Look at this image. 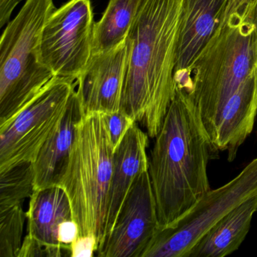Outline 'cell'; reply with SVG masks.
I'll use <instances>...</instances> for the list:
<instances>
[{
	"instance_id": "3",
	"label": "cell",
	"mask_w": 257,
	"mask_h": 257,
	"mask_svg": "<svg viewBox=\"0 0 257 257\" xmlns=\"http://www.w3.org/2000/svg\"><path fill=\"white\" fill-rule=\"evenodd\" d=\"M114 153L106 114L84 113L76 123L68 162L57 183L68 195L79 236H94L98 248L106 233Z\"/></svg>"
},
{
	"instance_id": "15",
	"label": "cell",
	"mask_w": 257,
	"mask_h": 257,
	"mask_svg": "<svg viewBox=\"0 0 257 257\" xmlns=\"http://www.w3.org/2000/svg\"><path fill=\"white\" fill-rule=\"evenodd\" d=\"M257 212V194L216 222L196 243L187 257H224L240 247Z\"/></svg>"
},
{
	"instance_id": "1",
	"label": "cell",
	"mask_w": 257,
	"mask_h": 257,
	"mask_svg": "<svg viewBox=\"0 0 257 257\" xmlns=\"http://www.w3.org/2000/svg\"><path fill=\"white\" fill-rule=\"evenodd\" d=\"M184 0H141L127 36L121 110L155 138L176 91L177 45Z\"/></svg>"
},
{
	"instance_id": "11",
	"label": "cell",
	"mask_w": 257,
	"mask_h": 257,
	"mask_svg": "<svg viewBox=\"0 0 257 257\" xmlns=\"http://www.w3.org/2000/svg\"><path fill=\"white\" fill-rule=\"evenodd\" d=\"M230 0H184L177 45L174 79L192 86V67L201 49L220 23Z\"/></svg>"
},
{
	"instance_id": "6",
	"label": "cell",
	"mask_w": 257,
	"mask_h": 257,
	"mask_svg": "<svg viewBox=\"0 0 257 257\" xmlns=\"http://www.w3.org/2000/svg\"><path fill=\"white\" fill-rule=\"evenodd\" d=\"M257 194V158L231 181L210 189L175 222L159 228L141 257H187L227 213Z\"/></svg>"
},
{
	"instance_id": "8",
	"label": "cell",
	"mask_w": 257,
	"mask_h": 257,
	"mask_svg": "<svg viewBox=\"0 0 257 257\" xmlns=\"http://www.w3.org/2000/svg\"><path fill=\"white\" fill-rule=\"evenodd\" d=\"M94 24L91 0H69L49 16L40 59L54 76L77 79L92 55Z\"/></svg>"
},
{
	"instance_id": "12",
	"label": "cell",
	"mask_w": 257,
	"mask_h": 257,
	"mask_svg": "<svg viewBox=\"0 0 257 257\" xmlns=\"http://www.w3.org/2000/svg\"><path fill=\"white\" fill-rule=\"evenodd\" d=\"M149 138L147 132L135 122L115 150L105 239L112 231L135 179L140 173L149 170Z\"/></svg>"
},
{
	"instance_id": "13",
	"label": "cell",
	"mask_w": 257,
	"mask_h": 257,
	"mask_svg": "<svg viewBox=\"0 0 257 257\" xmlns=\"http://www.w3.org/2000/svg\"><path fill=\"white\" fill-rule=\"evenodd\" d=\"M256 113L257 88L251 74L224 105L209 135L218 151H227L229 162L252 132Z\"/></svg>"
},
{
	"instance_id": "24",
	"label": "cell",
	"mask_w": 257,
	"mask_h": 257,
	"mask_svg": "<svg viewBox=\"0 0 257 257\" xmlns=\"http://www.w3.org/2000/svg\"><path fill=\"white\" fill-rule=\"evenodd\" d=\"M22 1L23 0H0V28L10 23L13 12Z\"/></svg>"
},
{
	"instance_id": "14",
	"label": "cell",
	"mask_w": 257,
	"mask_h": 257,
	"mask_svg": "<svg viewBox=\"0 0 257 257\" xmlns=\"http://www.w3.org/2000/svg\"><path fill=\"white\" fill-rule=\"evenodd\" d=\"M84 112L76 89L65 113L45 142L34 162V191L55 186L65 169L74 142L76 124Z\"/></svg>"
},
{
	"instance_id": "23",
	"label": "cell",
	"mask_w": 257,
	"mask_h": 257,
	"mask_svg": "<svg viewBox=\"0 0 257 257\" xmlns=\"http://www.w3.org/2000/svg\"><path fill=\"white\" fill-rule=\"evenodd\" d=\"M79 237V227L73 219L64 221L58 228V240L62 244H70Z\"/></svg>"
},
{
	"instance_id": "7",
	"label": "cell",
	"mask_w": 257,
	"mask_h": 257,
	"mask_svg": "<svg viewBox=\"0 0 257 257\" xmlns=\"http://www.w3.org/2000/svg\"><path fill=\"white\" fill-rule=\"evenodd\" d=\"M76 86V80L55 76L14 118L0 125V173L35 162Z\"/></svg>"
},
{
	"instance_id": "18",
	"label": "cell",
	"mask_w": 257,
	"mask_h": 257,
	"mask_svg": "<svg viewBox=\"0 0 257 257\" xmlns=\"http://www.w3.org/2000/svg\"><path fill=\"white\" fill-rule=\"evenodd\" d=\"M34 165L21 164L0 173V211L22 204L34 192Z\"/></svg>"
},
{
	"instance_id": "22",
	"label": "cell",
	"mask_w": 257,
	"mask_h": 257,
	"mask_svg": "<svg viewBox=\"0 0 257 257\" xmlns=\"http://www.w3.org/2000/svg\"><path fill=\"white\" fill-rule=\"evenodd\" d=\"M98 249L97 240L93 235L79 236L70 243L71 257H91Z\"/></svg>"
},
{
	"instance_id": "4",
	"label": "cell",
	"mask_w": 257,
	"mask_h": 257,
	"mask_svg": "<svg viewBox=\"0 0 257 257\" xmlns=\"http://www.w3.org/2000/svg\"><path fill=\"white\" fill-rule=\"evenodd\" d=\"M256 1L236 9L230 0L220 23L192 66V96L208 135L224 105L251 75Z\"/></svg>"
},
{
	"instance_id": "20",
	"label": "cell",
	"mask_w": 257,
	"mask_h": 257,
	"mask_svg": "<svg viewBox=\"0 0 257 257\" xmlns=\"http://www.w3.org/2000/svg\"><path fill=\"white\" fill-rule=\"evenodd\" d=\"M70 256V244H50L27 234L17 257Z\"/></svg>"
},
{
	"instance_id": "10",
	"label": "cell",
	"mask_w": 257,
	"mask_h": 257,
	"mask_svg": "<svg viewBox=\"0 0 257 257\" xmlns=\"http://www.w3.org/2000/svg\"><path fill=\"white\" fill-rule=\"evenodd\" d=\"M127 58V40L107 52L91 55L76 80L85 113L112 114L121 110Z\"/></svg>"
},
{
	"instance_id": "19",
	"label": "cell",
	"mask_w": 257,
	"mask_h": 257,
	"mask_svg": "<svg viewBox=\"0 0 257 257\" xmlns=\"http://www.w3.org/2000/svg\"><path fill=\"white\" fill-rule=\"evenodd\" d=\"M26 219L22 204L0 211V257H17Z\"/></svg>"
},
{
	"instance_id": "9",
	"label": "cell",
	"mask_w": 257,
	"mask_h": 257,
	"mask_svg": "<svg viewBox=\"0 0 257 257\" xmlns=\"http://www.w3.org/2000/svg\"><path fill=\"white\" fill-rule=\"evenodd\" d=\"M160 228L149 170L138 174L109 235L97 250L101 257H141Z\"/></svg>"
},
{
	"instance_id": "17",
	"label": "cell",
	"mask_w": 257,
	"mask_h": 257,
	"mask_svg": "<svg viewBox=\"0 0 257 257\" xmlns=\"http://www.w3.org/2000/svg\"><path fill=\"white\" fill-rule=\"evenodd\" d=\"M141 0H109L94 24L93 53L107 52L127 40Z\"/></svg>"
},
{
	"instance_id": "2",
	"label": "cell",
	"mask_w": 257,
	"mask_h": 257,
	"mask_svg": "<svg viewBox=\"0 0 257 257\" xmlns=\"http://www.w3.org/2000/svg\"><path fill=\"white\" fill-rule=\"evenodd\" d=\"M217 151L192 90L176 86L149 159L160 228L180 219L211 189L207 165Z\"/></svg>"
},
{
	"instance_id": "21",
	"label": "cell",
	"mask_w": 257,
	"mask_h": 257,
	"mask_svg": "<svg viewBox=\"0 0 257 257\" xmlns=\"http://www.w3.org/2000/svg\"><path fill=\"white\" fill-rule=\"evenodd\" d=\"M106 117L114 150H115L135 121L122 110L115 113L106 114Z\"/></svg>"
},
{
	"instance_id": "5",
	"label": "cell",
	"mask_w": 257,
	"mask_h": 257,
	"mask_svg": "<svg viewBox=\"0 0 257 257\" xmlns=\"http://www.w3.org/2000/svg\"><path fill=\"white\" fill-rule=\"evenodd\" d=\"M54 0H26L0 40V125L14 118L54 77L40 59Z\"/></svg>"
},
{
	"instance_id": "16",
	"label": "cell",
	"mask_w": 257,
	"mask_h": 257,
	"mask_svg": "<svg viewBox=\"0 0 257 257\" xmlns=\"http://www.w3.org/2000/svg\"><path fill=\"white\" fill-rule=\"evenodd\" d=\"M27 219L28 234L45 243L62 244L58 240L60 225L73 219L68 195L58 185L34 190Z\"/></svg>"
},
{
	"instance_id": "25",
	"label": "cell",
	"mask_w": 257,
	"mask_h": 257,
	"mask_svg": "<svg viewBox=\"0 0 257 257\" xmlns=\"http://www.w3.org/2000/svg\"><path fill=\"white\" fill-rule=\"evenodd\" d=\"M254 23L255 29L251 40V53H252V64H251V74L257 88V1L254 10Z\"/></svg>"
}]
</instances>
